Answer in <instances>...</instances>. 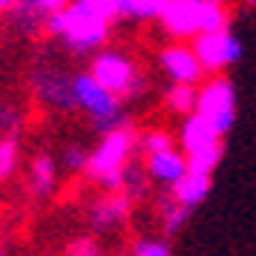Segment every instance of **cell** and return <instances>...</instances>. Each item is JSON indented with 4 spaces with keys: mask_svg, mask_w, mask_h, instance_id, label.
Instances as JSON below:
<instances>
[{
    "mask_svg": "<svg viewBox=\"0 0 256 256\" xmlns=\"http://www.w3.org/2000/svg\"><path fill=\"white\" fill-rule=\"evenodd\" d=\"M222 162V144L208 147V150H198L193 156H187V170H196V173H213Z\"/></svg>",
    "mask_w": 256,
    "mask_h": 256,
    "instance_id": "ac0fdd59",
    "label": "cell"
},
{
    "mask_svg": "<svg viewBox=\"0 0 256 256\" xmlns=\"http://www.w3.org/2000/svg\"><path fill=\"white\" fill-rule=\"evenodd\" d=\"M130 204H132V198L124 190H112V193H106L104 198H98L92 204L90 224L95 230H112L130 216Z\"/></svg>",
    "mask_w": 256,
    "mask_h": 256,
    "instance_id": "8fae6325",
    "label": "cell"
},
{
    "mask_svg": "<svg viewBox=\"0 0 256 256\" xmlns=\"http://www.w3.org/2000/svg\"><path fill=\"white\" fill-rule=\"evenodd\" d=\"M138 144H141V150H144V156H150V152L173 147V138H170L164 130H150V132H144V136L138 138Z\"/></svg>",
    "mask_w": 256,
    "mask_h": 256,
    "instance_id": "cb8c5ba5",
    "label": "cell"
},
{
    "mask_svg": "<svg viewBox=\"0 0 256 256\" xmlns=\"http://www.w3.org/2000/svg\"><path fill=\"white\" fill-rule=\"evenodd\" d=\"M60 164H64V170H70V173H84L86 164H90V150L81 147V144H70V147H64Z\"/></svg>",
    "mask_w": 256,
    "mask_h": 256,
    "instance_id": "7402d4cb",
    "label": "cell"
},
{
    "mask_svg": "<svg viewBox=\"0 0 256 256\" xmlns=\"http://www.w3.org/2000/svg\"><path fill=\"white\" fill-rule=\"evenodd\" d=\"M20 0H0V14H6V12H12L14 6H18Z\"/></svg>",
    "mask_w": 256,
    "mask_h": 256,
    "instance_id": "4316f807",
    "label": "cell"
},
{
    "mask_svg": "<svg viewBox=\"0 0 256 256\" xmlns=\"http://www.w3.org/2000/svg\"><path fill=\"white\" fill-rule=\"evenodd\" d=\"M0 254H3V248H0Z\"/></svg>",
    "mask_w": 256,
    "mask_h": 256,
    "instance_id": "f1b7e54d",
    "label": "cell"
},
{
    "mask_svg": "<svg viewBox=\"0 0 256 256\" xmlns=\"http://www.w3.org/2000/svg\"><path fill=\"white\" fill-rule=\"evenodd\" d=\"M104 84L106 90H112L121 98H132L144 90V78L138 75L136 64L121 55V52H98L92 58V70H90Z\"/></svg>",
    "mask_w": 256,
    "mask_h": 256,
    "instance_id": "5b68a950",
    "label": "cell"
},
{
    "mask_svg": "<svg viewBox=\"0 0 256 256\" xmlns=\"http://www.w3.org/2000/svg\"><path fill=\"white\" fill-rule=\"evenodd\" d=\"M196 112H202L222 136H228L233 130V121H236V90H233V84L224 75L210 78L204 86H198Z\"/></svg>",
    "mask_w": 256,
    "mask_h": 256,
    "instance_id": "8992f818",
    "label": "cell"
},
{
    "mask_svg": "<svg viewBox=\"0 0 256 256\" xmlns=\"http://www.w3.org/2000/svg\"><path fill=\"white\" fill-rule=\"evenodd\" d=\"M75 98H78V110H84L90 116L95 132L104 136L110 130L127 124L124 110H121V95L106 90L92 72H78L75 75Z\"/></svg>",
    "mask_w": 256,
    "mask_h": 256,
    "instance_id": "277c9868",
    "label": "cell"
},
{
    "mask_svg": "<svg viewBox=\"0 0 256 256\" xmlns=\"http://www.w3.org/2000/svg\"><path fill=\"white\" fill-rule=\"evenodd\" d=\"M44 26L49 35H55L75 55L98 52L110 35V20L101 18L86 0H70L64 9L49 14Z\"/></svg>",
    "mask_w": 256,
    "mask_h": 256,
    "instance_id": "6da1fadb",
    "label": "cell"
},
{
    "mask_svg": "<svg viewBox=\"0 0 256 256\" xmlns=\"http://www.w3.org/2000/svg\"><path fill=\"white\" fill-rule=\"evenodd\" d=\"M158 213H162V228H164V233H167V236H176V233H178V230L187 224V219H190L193 208L182 204V202H178L173 193H167V196L158 198Z\"/></svg>",
    "mask_w": 256,
    "mask_h": 256,
    "instance_id": "9a60e30c",
    "label": "cell"
},
{
    "mask_svg": "<svg viewBox=\"0 0 256 256\" xmlns=\"http://www.w3.org/2000/svg\"><path fill=\"white\" fill-rule=\"evenodd\" d=\"M210 187H213V173L187 170V173L170 187V193H173L182 204H187V208H198V204L210 196Z\"/></svg>",
    "mask_w": 256,
    "mask_h": 256,
    "instance_id": "5bb4252c",
    "label": "cell"
},
{
    "mask_svg": "<svg viewBox=\"0 0 256 256\" xmlns=\"http://www.w3.org/2000/svg\"><path fill=\"white\" fill-rule=\"evenodd\" d=\"M58 184V162L49 152H38L29 164V193L35 198H49Z\"/></svg>",
    "mask_w": 256,
    "mask_h": 256,
    "instance_id": "4fadbf2b",
    "label": "cell"
},
{
    "mask_svg": "<svg viewBox=\"0 0 256 256\" xmlns=\"http://www.w3.org/2000/svg\"><path fill=\"white\" fill-rule=\"evenodd\" d=\"M32 90H35L38 101L49 110H58V112H75L78 110L75 75H70V72L44 66L32 75Z\"/></svg>",
    "mask_w": 256,
    "mask_h": 256,
    "instance_id": "ba28073f",
    "label": "cell"
},
{
    "mask_svg": "<svg viewBox=\"0 0 256 256\" xmlns=\"http://www.w3.org/2000/svg\"><path fill=\"white\" fill-rule=\"evenodd\" d=\"M95 12L106 18V20H116V18H127V0H86Z\"/></svg>",
    "mask_w": 256,
    "mask_h": 256,
    "instance_id": "d4e9b609",
    "label": "cell"
},
{
    "mask_svg": "<svg viewBox=\"0 0 256 256\" xmlns=\"http://www.w3.org/2000/svg\"><path fill=\"white\" fill-rule=\"evenodd\" d=\"M147 173H150L152 182H158V184H164V187H173L176 182L187 173V156L178 152L176 147L150 152V156H147Z\"/></svg>",
    "mask_w": 256,
    "mask_h": 256,
    "instance_id": "7c38bea8",
    "label": "cell"
},
{
    "mask_svg": "<svg viewBox=\"0 0 256 256\" xmlns=\"http://www.w3.org/2000/svg\"><path fill=\"white\" fill-rule=\"evenodd\" d=\"M20 127H24L20 112H18L12 104L0 101V138H14V136L20 132Z\"/></svg>",
    "mask_w": 256,
    "mask_h": 256,
    "instance_id": "44dd1931",
    "label": "cell"
},
{
    "mask_svg": "<svg viewBox=\"0 0 256 256\" xmlns=\"http://www.w3.org/2000/svg\"><path fill=\"white\" fill-rule=\"evenodd\" d=\"M164 32L176 40L196 38L202 32L224 29L228 26V9L224 0H170L158 14Z\"/></svg>",
    "mask_w": 256,
    "mask_h": 256,
    "instance_id": "7a4b0ae2",
    "label": "cell"
},
{
    "mask_svg": "<svg viewBox=\"0 0 256 256\" xmlns=\"http://www.w3.org/2000/svg\"><path fill=\"white\" fill-rule=\"evenodd\" d=\"M167 106L178 116H190L198 106V84H173L164 95Z\"/></svg>",
    "mask_w": 256,
    "mask_h": 256,
    "instance_id": "2e32d148",
    "label": "cell"
},
{
    "mask_svg": "<svg viewBox=\"0 0 256 256\" xmlns=\"http://www.w3.org/2000/svg\"><path fill=\"white\" fill-rule=\"evenodd\" d=\"M173 248L167 239H138L132 244V256H170Z\"/></svg>",
    "mask_w": 256,
    "mask_h": 256,
    "instance_id": "603a6c76",
    "label": "cell"
},
{
    "mask_svg": "<svg viewBox=\"0 0 256 256\" xmlns=\"http://www.w3.org/2000/svg\"><path fill=\"white\" fill-rule=\"evenodd\" d=\"M158 66L173 84H198L204 75V66L198 60L193 46H167L158 52Z\"/></svg>",
    "mask_w": 256,
    "mask_h": 256,
    "instance_id": "9c48e42d",
    "label": "cell"
},
{
    "mask_svg": "<svg viewBox=\"0 0 256 256\" xmlns=\"http://www.w3.org/2000/svg\"><path fill=\"white\" fill-rule=\"evenodd\" d=\"M178 141H182L184 156H193V152H198V150H208V147L222 144V132L213 127L202 112H190V116H184Z\"/></svg>",
    "mask_w": 256,
    "mask_h": 256,
    "instance_id": "30bf717a",
    "label": "cell"
},
{
    "mask_svg": "<svg viewBox=\"0 0 256 256\" xmlns=\"http://www.w3.org/2000/svg\"><path fill=\"white\" fill-rule=\"evenodd\" d=\"M170 0H127V18L132 20H152L164 12Z\"/></svg>",
    "mask_w": 256,
    "mask_h": 256,
    "instance_id": "d6986e66",
    "label": "cell"
},
{
    "mask_svg": "<svg viewBox=\"0 0 256 256\" xmlns=\"http://www.w3.org/2000/svg\"><path fill=\"white\" fill-rule=\"evenodd\" d=\"M147 178H150L147 167H141L136 162H127L124 164V173H121V190L130 198H141L147 193Z\"/></svg>",
    "mask_w": 256,
    "mask_h": 256,
    "instance_id": "e0dca14e",
    "label": "cell"
},
{
    "mask_svg": "<svg viewBox=\"0 0 256 256\" xmlns=\"http://www.w3.org/2000/svg\"><path fill=\"white\" fill-rule=\"evenodd\" d=\"M66 254H72V256H95L98 254V244H95L92 239H75V242H70Z\"/></svg>",
    "mask_w": 256,
    "mask_h": 256,
    "instance_id": "484cf974",
    "label": "cell"
},
{
    "mask_svg": "<svg viewBox=\"0 0 256 256\" xmlns=\"http://www.w3.org/2000/svg\"><path fill=\"white\" fill-rule=\"evenodd\" d=\"M193 49H196L198 60L204 72H224L242 58V44L230 29H213V32H202L193 38Z\"/></svg>",
    "mask_w": 256,
    "mask_h": 256,
    "instance_id": "52a82bcc",
    "label": "cell"
},
{
    "mask_svg": "<svg viewBox=\"0 0 256 256\" xmlns=\"http://www.w3.org/2000/svg\"><path fill=\"white\" fill-rule=\"evenodd\" d=\"M138 144V136L130 124L104 132L101 144L90 150V164H86V173L92 176L98 187H104L106 193L121 190V173H124V164L130 162V156Z\"/></svg>",
    "mask_w": 256,
    "mask_h": 256,
    "instance_id": "3957f363",
    "label": "cell"
},
{
    "mask_svg": "<svg viewBox=\"0 0 256 256\" xmlns=\"http://www.w3.org/2000/svg\"><path fill=\"white\" fill-rule=\"evenodd\" d=\"M18 158H20L18 138H0V182H6L18 170Z\"/></svg>",
    "mask_w": 256,
    "mask_h": 256,
    "instance_id": "ffe728a7",
    "label": "cell"
},
{
    "mask_svg": "<svg viewBox=\"0 0 256 256\" xmlns=\"http://www.w3.org/2000/svg\"><path fill=\"white\" fill-rule=\"evenodd\" d=\"M244 3H248V6H250V9H256V0H244Z\"/></svg>",
    "mask_w": 256,
    "mask_h": 256,
    "instance_id": "83f0119b",
    "label": "cell"
}]
</instances>
